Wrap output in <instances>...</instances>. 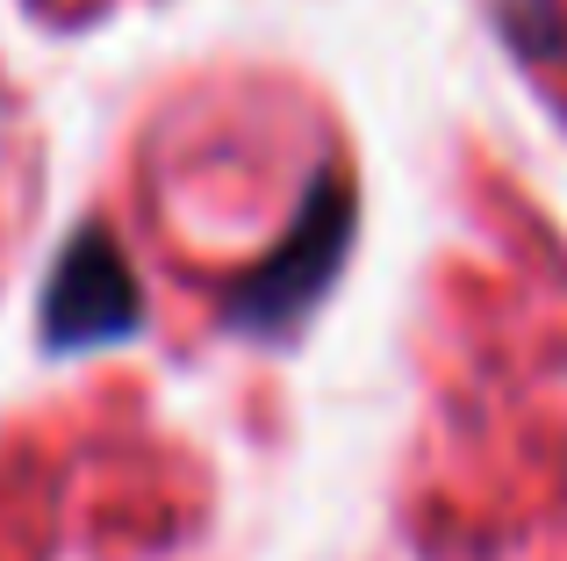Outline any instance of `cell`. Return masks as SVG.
I'll return each mask as SVG.
<instances>
[{
	"label": "cell",
	"mask_w": 567,
	"mask_h": 561,
	"mask_svg": "<svg viewBox=\"0 0 567 561\" xmlns=\"http://www.w3.org/2000/svg\"><path fill=\"white\" fill-rule=\"evenodd\" d=\"M137 324V280L101 238H80L43 295V338L51 346H94L109 332Z\"/></svg>",
	"instance_id": "cell-1"
}]
</instances>
